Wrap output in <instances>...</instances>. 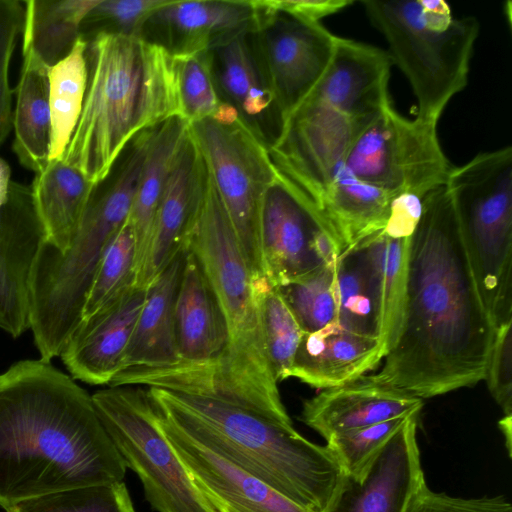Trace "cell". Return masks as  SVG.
I'll return each instance as SVG.
<instances>
[{
  "mask_svg": "<svg viewBox=\"0 0 512 512\" xmlns=\"http://www.w3.org/2000/svg\"><path fill=\"white\" fill-rule=\"evenodd\" d=\"M384 356L379 338L353 333L333 323L303 334L290 377L322 390L337 387L373 370Z\"/></svg>",
  "mask_w": 512,
  "mask_h": 512,
  "instance_id": "23",
  "label": "cell"
},
{
  "mask_svg": "<svg viewBox=\"0 0 512 512\" xmlns=\"http://www.w3.org/2000/svg\"><path fill=\"white\" fill-rule=\"evenodd\" d=\"M184 255L185 249L176 255L148 286L122 370L134 367H164L179 361L174 328V304Z\"/></svg>",
  "mask_w": 512,
  "mask_h": 512,
  "instance_id": "24",
  "label": "cell"
},
{
  "mask_svg": "<svg viewBox=\"0 0 512 512\" xmlns=\"http://www.w3.org/2000/svg\"><path fill=\"white\" fill-rule=\"evenodd\" d=\"M189 131L253 276L266 277L260 212L267 189L277 179L268 148L225 102L212 117L190 123Z\"/></svg>",
  "mask_w": 512,
  "mask_h": 512,
  "instance_id": "8",
  "label": "cell"
},
{
  "mask_svg": "<svg viewBox=\"0 0 512 512\" xmlns=\"http://www.w3.org/2000/svg\"><path fill=\"white\" fill-rule=\"evenodd\" d=\"M189 125L184 118L176 116L155 127L127 219L136 241V279L149 247L167 178L188 135Z\"/></svg>",
  "mask_w": 512,
  "mask_h": 512,
  "instance_id": "27",
  "label": "cell"
},
{
  "mask_svg": "<svg viewBox=\"0 0 512 512\" xmlns=\"http://www.w3.org/2000/svg\"><path fill=\"white\" fill-rule=\"evenodd\" d=\"M85 58L83 107L63 160L97 184L137 134L182 112L176 58L162 46L101 33L87 41Z\"/></svg>",
  "mask_w": 512,
  "mask_h": 512,
  "instance_id": "4",
  "label": "cell"
},
{
  "mask_svg": "<svg viewBox=\"0 0 512 512\" xmlns=\"http://www.w3.org/2000/svg\"><path fill=\"white\" fill-rule=\"evenodd\" d=\"M184 248L196 256L215 294L228 346L217 365L181 393L217 399L292 425L264 344L260 277L255 278L247 264L206 166Z\"/></svg>",
  "mask_w": 512,
  "mask_h": 512,
  "instance_id": "3",
  "label": "cell"
},
{
  "mask_svg": "<svg viewBox=\"0 0 512 512\" xmlns=\"http://www.w3.org/2000/svg\"><path fill=\"white\" fill-rule=\"evenodd\" d=\"M392 195L358 179L344 164L325 190L318 207L345 249L385 226Z\"/></svg>",
  "mask_w": 512,
  "mask_h": 512,
  "instance_id": "29",
  "label": "cell"
},
{
  "mask_svg": "<svg viewBox=\"0 0 512 512\" xmlns=\"http://www.w3.org/2000/svg\"><path fill=\"white\" fill-rule=\"evenodd\" d=\"M156 414L159 427L214 511L309 512L261 480L200 446Z\"/></svg>",
  "mask_w": 512,
  "mask_h": 512,
  "instance_id": "19",
  "label": "cell"
},
{
  "mask_svg": "<svg viewBox=\"0 0 512 512\" xmlns=\"http://www.w3.org/2000/svg\"><path fill=\"white\" fill-rule=\"evenodd\" d=\"M414 230L387 220L381 230L356 242L366 251L376 277L380 298L379 338L385 355L393 346L399 327Z\"/></svg>",
  "mask_w": 512,
  "mask_h": 512,
  "instance_id": "28",
  "label": "cell"
},
{
  "mask_svg": "<svg viewBox=\"0 0 512 512\" xmlns=\"http://www.w3.org/2000/svg\"><path fill=\"white\" fill-rule=\"evenodd\" d=\"M43 241L31 187L11 181L0 209V329L15 338L30 329V278Z\"/></svg>",
  "mask_w": 512,
  "mask_h": 512,
  "instance_id": "14",
  "label": "cell"
},
{
  "mask_svg": "<svg viewBox=\"0 0 512 512\" xmlns=\"http://www.w3.org/2000/svg\"><path fill=\"white\" fill-rule=\"evenodd\" d=\"M216 512H229V511H226V510H217Z\"/></svg>",
  "mask_w": 512,
  "mask_h": 512,
  "instance_id": "46",
  "label": "cell"
},
{
  "mask_svg": "<svg viewBox=\"0 0 512 512\" xmlns=\"http://www.w3.org/2000/svg\"><path fill=\"white\" fill-rule=\"evenodd\" d=\"M436 128V122L408 119L390 104L357 135L344 164L358 179L391 194L425 196L446 184L452 168Z\"/></svg>",
  "mask_w": 512,
  "mask_h": 512,
  "instance_id": "10",
  "label": "cell"
},
{
  "mask_svg": "<svg viewBox=\"0 0 512 512\" xmlns=\"http://www.w3.org/2000/svg\"><path fill=\"white\" fill-rule=\"evenodd\" d=\"M256 1L168 0L156 9L139 36L174 56L205 52L222 41L255 29Z\"/></svg>",
  "mask_w": 512,
  "mask_h": 512,
  "instance_id": "17",
  "label": "cell"
},
{
  "mask_svg": "<svg viewBox=\"0 0 512 512\" xmlns=\"http://www.w3.org/2000/svg\"><path fill=\"white\" fill-rule=\"evenodd\" d=\"M383 34L389 55L417 99V117L438 123L449 101L468 83L480 24L455 18L443 0L362 1Z\"/></svg>",
  "mask_w": 512,
  "mask_h": 512,
  "instance_id": "6",
  "label": "cell"
},
{
  "mask_svg": "<svg viewBox=\"0 0 512 512\" xmlns=\"http://www.w3.org/2000/svg\"><path fill=\"white\" fill-rule=\"evenodd\" d=\"M407 512H512V505L503 495L480 498L452 497L431 491L426 484Z\"/></svg>",
  "mask_w": 512,
  "mask_h": 512,
  "instance_id": "42",
  "label": "cell"
},
{
  "mask_svg": "<svg viewBox=\"0 0 512 512\" xmlns=\"http://www.w3.org/2000/svg\"><path fill=\"white\" fill-rule=\"evenodd\" d=\"M389 52L336 36L331 59L306 97L334 108L367 126L391 104Z\"/></svg>",
  "mask_w": 512,
  "mask_h": 512,
  "instance_id": "16",
  "label": "cell"
},
{
  "mask_svg": "<svg viewBox=\"0 0 512 512\" xmlns=\"http://www.w3.org/2000/svg\"><path fill=\"white\" fill-rule=\"evenodd\" d=\"M24 1L0 0V146L12 129V90L9 66L24 24Z\"/></svg>",
  "mask_w": 512,
  "mask_h": 512,
  "instance_id": "40",
  "label": "cell"
},
{
  "mask_svg": "<svg viewBox=\"0 0 512 512\" xmlns=\"http://www.w3.org/2000/svg\"><path fill=\"white\" fill-rule=\"evenodd\" d=\"M136 282V241L128 221L108 243L87 292L81 321L117 298Z\"/></svg>",
  "mask_w": 512,
  "mask_h": 512,
  "instance_id": "34",
  "label": "cell"
},
{
  "mask_svg": "<svg viewBox=\"0 0 512 512\" xmlns=\"http://www.w3.org/2000/svg\"><path fill=\"white\" fill-rule=\"evenodd\" d=\"M11 184V170L9 165L0 157V209L5 203Z\"/></svg>",
  "mask_w": 512,
  "mask_h": 512,
  "instance_id": "44",
  "label": "cell"
},
{
  "mask_svg": "<svg viewBox=\"0 0 512 512\" xmlns=\"http://www.w3.org/2000/svg\"><path fill=\"white\" fill-rule=\"evenodd\" d=\"M158 414L191 440L261 480L309 512H326L346 474L327 445L293 425L217 399L148 388Z\"/></svg>",
  "mask_w": 512,
  "mask_h": 512,
  "instance_id": "5",
  "label": "cell"
},
{
  "mask_svg": "<svg viewBox=\"0 0 512 512\" xmlns=\"http://www.w3.org/2000/svg\"><path fill=\"white\" fill-rule=\"evenodd\" d=\"M168 0H100L86 15L80 36L88 41L101 33L137 35L145 21Z\"/></svg>",
  "mask_w": 512,
  "mask_h": 512,
  "instance_id": "39",
  "label": "cell"
},
{
  "mask_svg": "<svg viewBox=\"0 0 512 512\" xmlns=\"http://www.w3.org/2000/svg\"><path fill=\"white\" fill-rule=\"evenodd\" d=\"M446 185L424 197L412 234L395 342L367 377L420 399L485 378L495 334Z\"/></svg>",
  "mask_w": 512,
  "mask_h": 512,
  "instance_id": "1",
  "label": "cell"
},
{
  "mask_svg": "<svg viewBox=\"0 0 512 512\" xmlns=\"http://www.w3.org/2000/svg\"><path fill=\"white\" fill-rule=\"evenodd\" d=\"M335 292L336 324L353 333L379 338V289L372 265L360 243L348 246L337 258Z\"/></svg>",
  "mask_w": 512,
  "mask_h": 512,
  "instance_id": "31",
  "label": "cell"
},
{
  "mask_svg": "<svg viewBox=\"0 0 512 512\" xmlns=\"http://www.w3.org/2000/svg\"><path fill=\"white\" fill-rule=\"evenodd\" d=\"M95 184L63 159L35 174L31 187L44 244L64 252L70 246Z\"/></svg>",
  "mask_w": 512,
  "mask_h": 512,
  "instance_id": "25",
  "label": "cell"
},
{
  "mask_svg": "<svg viewBox=\"0 0 512 512\" xmlns=\"http://www.w3.org/2000/svg\"><path fill=\"white\" fill-rule=\"evenodd\" d=\"M259 238L265 276L276 287L334 264L344 250L321 209L278 175L264 195Z\"/></svg>",
  "mask_w": 512,
  "mask_h": 512,
  "instance_id": "11",
  "label": "cell"
},
{
  "mask_svg": "<svg viewBox=\"0 0 512 512\" xmlns=\"http://www.w3.org/2000/svg\"><path fill=\"white\" fill-rule=\"evenodd\" d=\"M6 512H135L123 481L67 489L24 500Z\"/></svg>",
  "mask_w": 512,
  "mask_h": 512,
  "instance_id": "36",
  "label": "cell"
},
{
  "mask_svg": "<svg viewBox=\"0 0 512 512\" xmlns=\"http://www.w3.org/2000/svg\"><path fill=\"white\" fill-rule=\"evenodd\" d=\"M512 320L495 330L485 378L489 391L504 415H512Z\"/></svg>",
  "mask_w": 512,
  "mask_h": 512,
  "instance_id": "41",
  "label": "cell"
},
{
  "mask_svg": "<svg viewBox=\"0 0 512 512\" xmlns=\"http://www.w3.org/2000/svg\"><path fill=\"white\" fill-rule=\"evenodd\" d=\"M146 294L132 286L79 323L59 356L73 379L109 385L122 370Z\"/></svg>",
  "mask_w": 512,
  "mask_h": 512,
  "instance_id": "18",
  "label": "cell"
},
{
  "mask_svg": "<svg viewBox=\"0 0 512 512\" xmlns=\"http://www.w3.org/2000/svg\"><path fill=\"white\" fill-rule=\"evenodd\" d=\"M92 401L127 468L140 478L158 512H215L194 484L158 424L147 389L115 386Z\"/></svg>",
  "mask_w": 512,
  "mask_h": 512,
  "instance_id": "9",
  "label": "cell"
},
{
  "mask_svg": "<svg viewBox=\"0 0 512 512\" xmlns=\"http://www.w3.org/2000/svg\"><path fill=\"white\" fill-rule=\"evenodd\" d=\"M335 263L303 279L277 287L304 333L336 323Z\"/></svg>",
  "mask_w": 512,
  "mask_h": 512,
  "instance_id": "35",
  "label": "cell"
},
{
  "mask_svg": "<svg viewBox=\"0 0 512 512\" xmlns=\"http://www.w3.org/2000/svg\"><path fill=\"white\" fill-rule=\"evenodd\" d=\"M99 1H24L22 53L34 54L48 67L66 58L81 37L83 20Z\"/></svg>",
  "mask_w": 512,
  "mask_h": 512,
  "instance_id": "30",
  "label": "cell"
},
{
  "mask_svg": "<svg viewBox=\"0 0 512 512\" xmlns=\"http://www.w3.org/2000/svg\"><path fill=\"white\" fill-rule=\"evenodd\" d=\"M445 185L480 297L497 328L512 320V147L452 167Z\"/></svg>",
  "mask_w": 512,
  "mask_h": 512,
  "instance_id": "7",
  "label": "cell"
},
{
  "mask_svg": "<svg viewBox=\"0 0 512 512\" xmlns=\"http://www.w3.org/2000/svg\"><path fill=\"white\" fill-rule=\"evenodd\" d=\"M86 46L80 37L69 55L49 68V162L63 159L80 118L87 85Z\"/></svg>",
  "mask_w": 512,
  "mask_h": 512,
  "instance_id": "32",
  "label": "cell"
},
{
  "mask_svg": "<svg viewBox=\"0 0 512 512\" xmlns=\"http://www.w3.org/2000/svg\"><path fill=\"white\" fill-rule=\"evenodd\" d=\"M365 127L327 104L305 97L284 118L268 153L277 175L318 206Z\"/></svg>",
  "mask_w": 512,
  "mask_h": 512,
  "instance_id": "12",
  "label": "cell"
},
{
  "mask_svg": "<svg viewBox=\"0 0 512 512\" xmlns=\"http://www.w3.org/2000/svg\"><path fill=\"white\" fill-rule=\"evenodd\" d=\"M204 172L203 158L189 131L167 178L136 286L148 288L172 259L185 249Z\"/></svg>",
  "mask_w": 512,
  "mask_h": 512,
  "instance_id": "21",
  "label": "cell"
},
{
  "mask_svg": "<svg viewBox=\"0 0 512 512\" xmlns=\"http://www.w3.org/2000/svg\"><path fill=\"white\" fill-rule=\"evenodd\" d=\"M499 427L505 436L507 450L509 455H511L512 415H504L499 421Z\"/></svg>",
  "mask_w": 512,
  "mask_h": 512,
  "instance_id": "45",
  "label": "cell"
},
{
  "mask_svg": "<svg viewBox=\"0 0 512 512\" xmlns=\"http://www.w3.org/2000/svg\"><path fill=\"white\" fill-rule=\"evenodd\" d=\"M175 58L182 118L190 124L212 117L222 101L214 84L208 51Z\"/></svg>",
  "mask_w": 512,
  "mask_h": 512,
  "instance_id": "37",
  "label": "cell"
},
{
  "mask_svg": "<svg viewBox=\"0 0 512 512\" xmlns=\"http://www.w3.org/2000/svg\"><path fill=\"white\" fill-rule=\"evenodd\" d=\"M127 467L92 396L42 359L0 374V506L123 481Z\"/></svg>",
  "mask_w": 512,
  "mask_h": 512,
  "instance_id": "2",
  "label": "cell"
},
{
  "mask_svg": "<svg viewBox=\"0 0 512 512\" xmlns=\"http://www.w3.org/2000/svg\"><path fill=\"white\" fill-rule=\"evenodd\" d=\"M261 327L267 357L276 381L290 377L304 334L279 289L266 277L258 279Z\"/></svg>",
  "mask_w": 512,
  "mask_h": 512,
  "instance_id": "33",
  "label": "cell"
},
{
  "mask_svg": "<svg viewBox=\"0 0 512 512\" xmlns=\"http://www.w3.org/2000/svg\"><path fill=\"white\" fill-rule=\"evenodd\" d=\"M410 416L389 419L333 436L327 440L326 445L339 461L345 474L353 479H360Z\"/></svg>",
  "mask_w": 512,
  "mask_h": 512,
  "instance_id": "38",
  "label": "cell"
},
{
  "mask_svg": "<svg viewBox=\"0 0 512 512\" xmlns=\"http://www.w3.org/2000/svg\"><path fill=\"white\" fill-rule=\"evenodd\" d=\"M266 2L276 11L310 23H321L323 18L354 3L351 0H266Z\"/></svg>",
  "mask_w": 512,
  "mask_h": 512,
  "instance_id": "43",
  "label": "cell"
},
{
  "mask_svg": "<svg viewBox=\"0 0 512 512\" xmlns=\"http://www.w3.org/2000/svg\"><path fill=\"white\" fill-rule=\"evenodd\" d=\"M255 49L285 118L314 88L333 53L336 35L321 23L299 20L256 0Z\"/></svg>",
  "mask_w": 512,
  "mask_h": 512,
  "instance_id": "13",
  "label": "cell"
},
{
  "mask_svg": "<svg viewBox=\"0 0 512 512\" xmlns=\"http://www.w3.org/2000/svg\"><path fill=\"white\" fill-rule=\"evenodd\" d=\"M423 400L371 381L367 375L323 389L306 400L301 420L326 441L389 419L420 413Z\"/></svg>",
  "mask_w": 512,
  "mask_h": 512,
  "instance_id": "22",
  "label": "cell"
},
{
  "mask_svg": "<svg viewBox=\"0 0 512 512\" xmlns=\"http://www.w3.org/2000/svg\"><path fill=\"white\" fill-rule=\"evenodd\" d=\"M49 68L34 54L23 52L12 120L13 150L20 164L35 174L49 164L52 134Z\"/></svg>",
  "mask_w": 512,
  "mask_h": 512,
  "instance_id": "26",
  "label": "cell"
},
{
  "mask_svg": "<svg viewBox=\"0 0 512 512\" xmlns=\"http://www.w3.org/2000/svg\"><path fill=\"white\" fill-rule=\"evenodd\" d=\"M252 31L230 37L208 50L218 96L235 108L242 121L269 148L284 117L261 67Z\"/></svg>",
  "mask_w": 512,
  "mask_h": 512,
  "instance_id": "20",
  "label": "cell"
},
{
  "mask_svg": "<svg viewBox=\"0 0 512 512\" xmlns=\"http://www.w3.org/2000/svg\"><path fill=\"white\" fill-rule=\"evenodd\" d=\"M418 416L406 420L360 479L346 475L326 512H407L426 485L416 436Z\"/></svg>",
  "mask_w": 512,
  "mask_h": 512,
  "instance_id": "15",
  "label": "cell"
}]
</instances>
